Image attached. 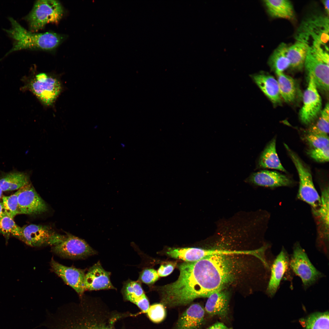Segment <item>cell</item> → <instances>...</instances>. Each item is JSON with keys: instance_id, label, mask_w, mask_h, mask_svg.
Listing matches in <instances>:
<instances>
[{"instance_id": "cell-1", "label": "cell", "mask_w": 329, "mask_h": 329, "mask_svg": "<svg viewBox=\"0 0 329 329\" xmlns=\"http://www.w3.org/2000/svg\"><path fill=\"white\" fill-rule=\"evenodd\" d=\"M46 326L49 329H112L98 320L93 310L83 302L59 308L50 314Z\"/></svg>"}, {"instance_id": "cell-2", "label": "cell", "mask_w": 329, "mask_h": 329, "mask_svg": "<svg viewBox=\"0 0 329 329\" xmlns=\"http://www.w3.org/2000/svg\"><path fill=\"white\" fill-rule=\"evenodd\" d=\"M11 27L5 30L13 40V47L7 54L24 49L52 51L63 41V36L52 32L37 33L28 31L12 18L9 19Z\"/></svg>"}, {"instance_id": "cell-3", "label": "cell", "mask_w": 329, "mask_h": 329, "mask_svg": "<svg viewBox=\"0 0 329 329\" xmlns=\"http://www.w3.org/2000/svg\"><path fill=\"white\" fill-rule=\"evenodd\" d=\"M295 38L309 48L328 49V16L314 14L307 17L298 29Z\"/></svg>"}, {"instance_id": "cell-4", "label": "cell", "mask_w": 329, "mask_h": 329, "mask_svg": "<svg viewBox=\"0 0 329 329\" xmlns=\"http://www.w3.org/2000/svg\"><path fill=\"white\" fill-rule=\"evenodd\" d=\"M24 85L22 91H31L44 105H52L60 94L62 86L56 77L47 73H41L22 78Z\"/></svg>"}, {"instance_id": "cell-5", "label": "cell", "mask_w": 329, "mask_h": 329, "mask_svg": "<svg viewBox=\"0 0 329 329\" xmlns=\"http://www.w3.org/2000/svg\"><path fill=\"white\" fill-rule=\"evenodd\" d=\"M63 12L62 5L58 1L38 0L25 19L30 31L35 32L48 23L58 22Z\"/></svg>"}, {"instance_id": "cell-6", "label": "cell", "mask_w": 329, "mask_h": 329, "mask_svg": "<svg viewBox=\"0 0 329 329\" xmlns=\"http://www.w3.org/2000/svg\"><path fill=\"white\" fill-rule=\"evenodd\" d=\"M284 145L299 175V185L297 197L310 205L313 209H317L321 203V197L314 186L309 168L287 145Z\"/></svg>"}, {"instance_id": "cell-7", "label": "cell", "mask_w": 329, "mask_h": 329, "mask_svg": "<svg viewBox=\"0 0 329 329\" xmlns=\"http://www.w3.org/2000/svg\"><path fill=\"white\" fill-rule=\"evenodd\" d=\"M289 263L293 272L301 278L305 289L314 284L323 276L314 267L304 250L298 242L294 246Z\"/></svg>"}, {"instance_id": "cell-8", "label": "cell", "mask_w": 329, "mask_h": 329, "mask_svg": "<svg viewBox=\"0 0 329 329\" xmlns=\"http://www.w3.org/2000/svg\"><path fill=\"white\" fill-rule=\"evenodd\" d=\"M304 66L313 77L317 88L327 92L329 90V54L309 48Z\"/></svg>"}, {"instance_id": "cell-9", "label": "cell", "mask_w": 329, "mask_h": 329, "mask_svg": "<svg viewBox=\"0 0 329 329\" xmlns=\"http://www.w3.org/2000/svg\"><path fill=\"white\" fill-rule=\"evenodd\" d=\"M66 237L57 233L48 226L30 224L22 227L19 239L30 246L39 247L47 245H56Z\"/></svg>"}, {"instance_id": "cell-10", "label": "cell", "mask_w": 329, "mask_h": 329, "mask_svg": "<svg viewBox=\"0 0 329 329\" xmlns=\"http://www.w3.org/2000/svg\"><path fill=\"white\" fill-rule=\"evenodd\" d=\"M52 251L61 257L73 259L83 258L97 253L84 240L70 234L61 242L54 246Z\"/></svg>"}, {"instance_id": "cell-11", "label": "cell", "mask_w": 329, "mask_h": 329, "mask_svg": "<svg viewBox=\"0 0 329 329\" xmlns=\"http://www.w3.org/2000/svg\"><path fill=\"white\" fill-rule=\"evenodd\" d=\"M309 80L303 96V105L299 112L300 120L303 124L311 123L318 116L322 106L321 99L313 77L309 75Z\"/></svg>"}, {"instance_id": "cell-12", "label": "cell", "mask_w": 329, "mask_h": 329, "mask_svg": "<svg viewBox=\"0 0 329 329\" xmlns=\"http://www.w3.org/2000/svg\"><path fill=\"white\" fill-rule=\"evenodd\" d=\"M18 200L19 214H39L48 210L44 201L30 183L19 189Z\"/></svg>"}, {"instance_id": "cell-13", "label": "cell", "mask_w": 329, "mask_h": 329, "mask_svg": "<svg viewBox=\"0 0 329 329\" xmlns=\"http://www.w3.org/2000/svg\"><path fill=\"white\" fill-rule=\"evenodd\" d=\"M52 271L67 284L73 288L80 296L85 291L84 280L86 273L83 270L63 265L52 259Z\"/></svg>"}, {"instance_id": "cell-14", "label": "cell", "mask_w": 329, "mask_h": 329, "mask_svg": "<svg viewBox=\"0 0 329 329\" xmlns=\"http://www.w3.org/2000/svg\"><path fill=\"white\" fill-rule=\"evenodd\" d=\"M111 273L105 271L99 262L90 267L85 274V290L115 289L111 281Z\"/></svg>"}, {"instance_id": "cell-15", "label": "cell", "mask_w": 329, "mask_h": 329, "mask_svg": "<svg viewBox=\"0 0 329 329\" xmlns=\"http://www.w3.org/2000/svg\"><path fill=\"white\" fill-rule=\"evenodd\" d=\"M289 262L288 253L283 248L275 259L271 268V276L267 289L270 296H273L277 291L288 268Z\"/></svg>"}, {"instance_id": "cell-16", "label": "cell", "mask_w": 329, "mask_h": 329, "mask_svg": "<svg viewBox=\"0 0 329 329\" xmlns=\"http://www.w3.org/2000/svg\"><path fill=\"white\" fill-rule=\"evenodd\" d=\"M249 180L256 185L269 187L288 186L292 184V180L285 175L268 170L253 173L249 176Z\"/></svg>"}, {"instance_id": "cell-17", "label": "cell", "mask_w": 329, "mask_h": 329, "mask_svg": "<svg viewBox=\"0 0 329 329\" xmlns=\"http://www.w3.org/2000/svg\"><path fill=\"white\" fill-rule=\"evenodd\" d=\"M253 80L264 95L274 104L281 102L278 83L272 76L264 72L251 75Z\"/></svg>"}, {"instance_id": "cell-18", "label": "cell", "mask_w": 329, "mask_h": 329, "mask_svg": "<svg viewBox=\"0 0 329 329\" xmlns=\"http://www.w3.org/2000/svg\"><path fill=\"white\" fill-rule=\"evenodd\" d=\"M203 308L197 303L191 305L182 314L175 329H200L204 318Z\"/></svg>"}, {"instance_id": "cell-19", "label": "cell", "mask_w": 329, "mask_h": 329, "mask_svg": "<svg viewBox=\"0 0 329 329\" xmlns=\"http://www.w3.org/2000/svg\"><path fill=\"white\" fill-rule=\"evenodd\" d=\"M218 249H205L197 248H170L167 254L170 257L186 262H194L206 257L217 255Z\"/></svg>"}, {"instance_id": "cell-20", "label": "cell", "mask_w": 329, "mask_h": 329, "mask_svg": "<svg viewBox=\"0 0 329 329\" xmlns=\"http://www.w3.org/2000/svg\"><path fill=\"white\" fill-rule=\"evenodd\" d=\"M208 298L205 306L207 313L211 316L226 317L229 300L227 292L220 290L212 293Z\"/></svg>"}, {"instance_id": "cell-21", "label": "cell", "mask_w": 329, "mask_h": 329, "mask_svg": "<svg viewBox=\"0 0 329 329\" xmlns=\"http://www.w3.org/2000/svg\"><path fill=\"white\" fill-rule=\"evenodd\" d=\"M329 188H324L321 192V203L319 207L313 209L318 221L320 237L327 241L329 236Z\"/></svg>"}, {"instance_id": "cell-22", "label": "cell", "mask_w": 329, "mask_h": 329, "mask_svg": "<svg viewBox=\"0 0 329 329\" xmlns=\"http://www.w3.org/2000/svg\"><path fill=\"white\" fill-rule=\"evenodd\" d=\"M269 14L274 18L288 19L294 17L292 3L287 0H266L264 1Z\"/></svg>"}, {"instance_id": "cell-23", "label": "cell", "mask_w": 329, "mask_h": 329, "mask_svg": "<svg viewBox=\"0 0 329 329\" xmlns=\"http://www.w3.org/2000/svg\"><path fill=\"white\" fill-rule=\"evenodd\" d=\"M30 183L26 173L14 171L3 173L0 176V186L3 191L19 189Z\"/></svg>"}, {"instance_id": "cell-24", "label": "cell", "mask_w": 329, "mask_h": 329, "mask_svg": "<svg viewBox=\"0 0 329 329\" xmlns=\"http://www.w3.org/2000/svg\"><path fill=\"white\" fill-rule=\"evenodd\" d=\"M276 142V139L274 138L267 144L259 158V166L262 168L274 169L286 172L277 153Z\"/></svg>"}, {"instance_id": "cell-25", "label": "cell", "mask_w": 329, "mask_h": 329, "mask_svg": "<svg viewBox=\"0 0 329 329\" xmlns=\"http://www.w3.org/2000/svg\"><path fill=\"white\" fill-rule=\"evenodd\" d=\"M309 48L305 43L299 41L288 47L287 56L290 62V67L300 69L304 66Z\"/></svg>"}, {"instance_id": "cell-26", "label": "cell", "mask_w": 329, "mask_h": 329, "mask_svg": "<svg viewBox=\"0 0 329 329\" xmlns=\"http://www.w3.org/2000/svg\"><path fill=\"white\" fill-rule=\"evenodd\" d=\"M288 47L285 43H281L275 49L269 58V64L276 73H283L290 66V62L287 56Z\"/></svg>"}, {"instance_id": "cell-27", "label": "cell", "mask_w": 329, "mask_h": 329, "mask_svg": "<svg viewBox=\"0 0 329 329\" xmlns=\"http://www.w3.org/2000/svg\"><path fill=\"white\" fill-rule=\"evenodd\" d=\"M276 74L281 96L286 102H292L296 98L297 91L295 80L283 73Z\"/></svg>"}, {"instance_id": "cell-28", "label": "cell", "mask_w": 329, "mask_h": 329, "mask_svg": "<svg viewBox=\"0 0 329 329\" xmlns=\"http://www.w3.org/2000/svg\"><path fill=\"white\" fill-rule=\"evenodd\" d=\"M122 292L125 299L134 303L139 298L144 294L139 281L128 280L124 283Z\"/></svg>"}, {"instance_id": "cell-29", "label": "cell", "mask_w": 329, "mask_h": 329, "mask_svg": "<svg viewBox=\"0 0 329 329\" xmlns=\"http://www.w3.org/2000/svg\"><path fill=\"white\" fill-rule=\"evenodd\" d=\"M22 227L18 226L13 218L5 214L0 219V232L5 236L12 235L19 238L21 234Z\"/></svg>"}, {"instance_id": "cell-30", "label": "cell", "mask_w": 329, "mask_h": 329, "mask_svg": "<svg viewBox=\"0 0 329 329\" xmlns=\"http://www.w3.org/2000/svg\"><path fill=\"white\" fill-rule=\"evenodd\" d=\"M329 104L327 103L321 111L316 122L309 129L308 131L327 135L329 133Z\"/></svg>"}, {"instance_id": "cell-31", "label": "cell", "mask_w": 329, "mask_h": 329, "mask_svg": "<svg viewBox=\"0 0 329 329\" xmlns=\"http://www.w3.org/2000/svg\"><path fill=\"white\" fill-rule=\"evenodd\" d=\"M306 329H329L328 312L316 313L307 319Z\"/></svg>"}, {"instance_id": "cell-32", "label": "cell", "mask_w": 329, "mask_h": 329, "mask_svg": "<svg viewBox=\"0 0 329 329\" xmlns=\"http://www.w3.org/2000/svg\"><path fill=\"white\" fill-rule=\"evenodd\" d=\"M18 190L14 194L9 196H3L2 197V205L4 213L13 218L17 214H19L18 197Z\"/></svg>"}, {"instance_id": "cell-33", "label": "cell", "mask_w": 329, "mask_h": 329, "mask_svg": "<svg viewBox=\"0 0 329 329\" xmlns=\"http://www.w3.org/2000/svg\"><path fill=\"white\" fill-rule=\"evenodd\" d=\"M304 138L311 149L323 148L329 146V137L327 135L308 131Z\"/></svg>"}, {"instance_id": "cell-34", "label": "cell", "mask_w": 329, "mask_h": 329, "mask_svg": "<svg viewBox=\"0 0 329 329\" xmlns=\"http://www.w3.org/2000/svg\"><path fill=\"white\" fill-rule=\"evenodd\" d=\"M149 319L155 323H159L165 317L166 312L162 304L156 303L150 306L146 313Z\"/></svg>"}, {"instance_id": "cell-35", "label": "cell", "mask_w": 329, "mask_h": 329, "mask_svg": "<svg viewBox=\"0 0 329 329\" xmlns=\"http://www.w3.org/2000/svg\"><path fill=\"white\" fill-rule=\"evenodd\" d=\"M329 146L317 149H311L307 151V154L315 161L324 162L329 161Z\"/></svg>"}, {"instance_id": "cell-36", "label": "cell", "mask_w": 329, "mask_h": 329, "mask_svg": "<svg viewBox=\"0 0 329 329\" xmlns=\"http://www.w3.org/2000/svg\"><path fill=\"white\" fill-rule=\"evenodd\" d=\"M158 278L159 275L156 270L153 269L147 268L140 273L139 279L142 282L149 285L155 282Z\"/></svg>"}, {"instance_id": "cell-37", "label": "cell", "mask_w": 329, "mask_h": 329, "mask_svg": "<svg viewBox=\"0 0 329 329\" xmlns=\"http://www.w3.org/2000/svg\"><path fill=\"white\" fill-rule=\"evenodd\" d=\"M176 264L175 262H171L161 265L157 272L158 275L164 277L169 275L173 271Z\"/></svg>"}, {"instance_id": "cell-38", "label": "cell", "mask_w": 329, "mask_h": 329, "mask_svg": "<svg viewBox=\"0 0 329 329\" xmlns=\"http://www.w3.org/2000/svg\"><path fill=\"white\" fill-rule=\"evenodd\" d=\"M134 303L143 313H146L150 306L149 301L145 293L137 299Z\"/></svg>"}, {"instance_id": "cell-39", "label": "cell", "mask_w": 329, "mask_h": 329, "mask_svg": "<svg viewBox=\"0 0 329 329\" xmlns=\"http://www.w3.org/2000/svg\"><path fill=\"white\" fill-rule=\"evenodd\" d=\"M223 323L218 322L212 325L207 329H231Z\"/></svg>"}, {"instance_id": "cell-40", "label": "cell", "mask_w": 329, "mask_h": 329, "mask_svg": "<svg viewBox=\"0 0 329 329\" xmlns=\"http://www.w3.org/2000/svg\"><path fill=\"white\" fill-rule=\"evenodd\" d=\"M322 3L324 6V9L327 15L328 16L329 15V0H324L322 1Z\"/></svg>"}, {"instance_id": "cell-41", "label": "cell", "mask_w": 329, "mask_h": 329, "mask_svg": "<svg viewBox=\"0 0 329 329\" xmlns=\"http://www.w3.org/2000/svg\"><path fill=\"white\" fill-rule=\"evenodd\" d=\"M4 214L2 203L0 202V219Z\"/></svg>"}, {"instance_id": "cell-42", "label": "cell", "mask_w": 329, "mask_h": 329, "mask_svg": "<svg viewBox=\"0 0 329 329\" xmlns=\"http://www.w3.org/2000/svg\"><path fill=\"white\" fill-rule=\"evenodd\" d=\"M2 190L0 186V199L1 198L2 195Z\"/></svg>"}, {"instance_id": "cell-43", "label": "cell", "mask_w": 329, "mask_h": 329, "mask_svg": "<svg viewBox=\"0 0 329 329\" xmlns=\"http://www.w3.org/2000/svg\"><path fill=\"white\" fill-rule=\"evenodd\" d=\"M120 145H121V146L122 147H123V148L125 147V146H126V145H125V144H124V143H121Z\"/></svg>"}]
</instances>
